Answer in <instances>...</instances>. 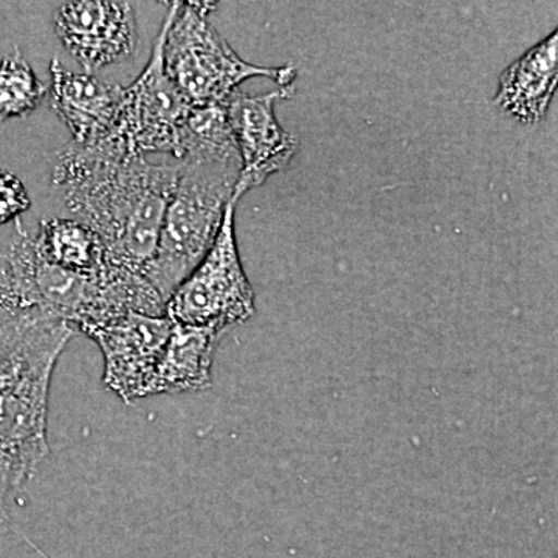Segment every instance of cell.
<instances>
[{
	"label": "cell",
	"instance_id": "1",
	"mask_svg": "<svg viewBox=\"0 0 558 558\" xmlns=\"http://www.w3.org/2000/svg\"><path fill=\"white\" fill-rule=\"evenodd\" d=\"M175 178L178 165L102 156L76 145L62 149L53 168L65 207L100 238L106 264L145 278Z\"/></svg>",
	"mask_w": 558,
	"mask_h": 558
},
{
	"label": "cell",
	"instance_id": "2",
	"mask_svg": "<svg viewBox=\"0 0 558 558\" xmlns=\"http://www.w3.org/2000/svg\"><path fill=\"white\" fill-rule=\"evenodd\" d=\"M75 332L40 310L0 322V515L49 454L51 379Z\"/></svg>",
	"mask_w": 558,
	"mask_h": 558
},
{
	"label": "cell",
	"instance_id": "3",
	"mask_svg": "<svg viewBox=\"0 0 558 558\" xmlns=\"http://www.w3.org/2000/svg\"><path fill=\"white\" fill-rule=\"evenodd\" d=\"M240 174L238 149L180 159L156 253L146 270L165 303L215 244Z\"/></svg>",
	"mask_w": 558,
	"mask_h": 558
},
{
	"label": "cell",
	"instance_id": "4",
	"mask_svg": "<svg viewBox=\"0 0 558 558\" xmlns=\"http://www.w3.org/2000/svg\"><path fill=\"white\" fill-rule=\"evenodd\" d=\"M215 2H172L168 7V28L163 65L168 78L191 106L227 105L245 80L266 76L279 87L293 86L296 69L263 68L242 60L213 27L208 14Z\"/></svg>",
	"mask_w": 558,
	"mask_h": 558
},
{
	"label": "cell",
	"instance_id": "5",
	"mask_svg": "<svg viewBox=\"0 0 558 558\" xmlns=\"http://www.w3.org/2000/svg\"><path fill=\"white\" fill-rule=\"evenodd\" d=\"M167 28L168 17L165 16L148 64L131 86L121 89L119 108L108 134L94 148L84 149L121 159L153 153L171 154L179 159L183 124L193 106L165 72Z\"/></svg>",
	"mask_w": 558,
	"mask_h": 558
},
{
	"label": "cell",
	"instance_id": "6",
	"mask_svg": "<svg viewBox=\"0 0 558 558\" xmlns=\"http://www.w3.org/2000/svg\"><path fill=\"white\" fill-rule=\"evenodd\" d=\"M230 204L215 244L171 293L165 315L174 325L226 333L255 314V292L242 267Z\"/></svg>",
	"mask_w": 558,
	"mask_h": 558
},
{
	"label": "cell",
	"instance_id": "7",
	"mask_svg": "<svg viewBox=\"0 0 558 558\" xmlns=\"http://www.w3.org/2000/svg\"><path fill=\"white\" fill-rule=\"evenodd\" d=\"M293 94V86L263 95L234 92L227 101L231 132L241 157V174L234 189L233 204L258 189L275 172L284 170L299 149V142L279 124L275 102Z\"/></svg>",
	"mask_w": 558,
	"mask_h": 558
},
{
	"label": "cell",
	"instance_id": "8",
	"mask_svg": "<svg viewBox=\"0 0 558 558\" xmlns=\"http://www.w3.org/2000/svg\"><path fill=\"white\" fill-rule=\"evenodd\" d=\"M167 315L132 314L110 319L86 333L101 349L102 381L124 403L148 398L149 381L170 339Z\"/></svg>",
	"mask_w": 558,
	"mask_h": 558
},
{
	"label": "cell",
	"instance_id": "9",
	"mask_svg": "<svg viewBox=\"0 0 558 558\" xmlns=\"http://www.w3.org/2000/svg\"><path fill=\"white\" fill-rule=\"evenodd\" d=\"M53 24L62 46L89 75L130 60L137 46V20L130 2H62Z\"/></svg>",
	"mask_w": 558,
	"mask_h": 558
},
{
	"label": "cell",
	"instance_id": "10",
	"mask_svg": "<svg viewBox=\"0 0 558 558\" xmlns=\"http://www.w3.org/2000/svg\"><path fill=\"white\" fill-rule=\"evenodd\" d=\"M51 108L72 132L75 145L94 148L108 134L121 89L89 73L70 72L60 61L50 62Z\"/></svg>",
	"mask_w": 558,
	"mask_h": 558
},
{
	"label": "cell",
	"instance_id": "11",
	"mask_svg": "<svg viewBox=\"0 0 558 558\" xmlns=\"http://www.w3.org/2000/svg\"><path fill=\"white\" fill-rule=\"evenodd\" d=\"M558 83V33L527 51L499 76L495 105L524 124L545 117Z\"/></svg>",
	"mask_w": 558,
	"mask_h": 558
},
{
	"label": "cell",
	"instance_id": "12",
	"mask_svg": "<svg viewBox=\"0 0 558 558\" xmlns=\"http://www.w3.org/2000/svg\"><path fill=\"white\" fill-rule=\"evenodd\" d=\"M222 332L174 325L159 360L148 396L204 391L213 384V360Z\"/></svg>",
	"mask_w": 558,
	"mask_h": 558
},
{
	"label": "cell",
	"instance_id": "13",
	"mask_svg": "<svg viewBox=\"0 0 558 558\" xmlns=\"http://www.w3.org/2000/svg\"><path fill=\"white\" fill-rule=\"evenodd\" d=\"M33 244L40 258L60 269L94 274L106 264L100 238L86 223L73 218L43 220Z\"/></svg>",
	"mask_w": 558,
	"mask_h": 558
},
{
	"label": "cell",
	"instance_id": "14",
	"mask_svg": "<svg viewBox=\"0 0 558 558\" xmlns=\"http://www.w3.org/2000/svg\"><path fill=\"white\" fill-rule=\"evenodd\" d=\"M47 95L20 49L0 61V121L31 116Z\"/></svg>",
	"mask_w": 558,
	"mask_h": 558
},
{
	"label": "cell",
	"instance_id": "15",
	"mask_svg": "<svg viewBox=\"0 0 558 558\" xmlns=\"http://www.w3.org/2000/svg\"><path fill=\"white\" fill-rule=\"evenodd\" d=\"M31 205L24 182L14 172L0 170V226L20 218Z\"/></svg>",
	"mask_w": 558,
	"mask_h": 558
},
{
	"label": "cell",
	"instance_id": "16",
	"mask_svg": "<svg viewBox=\"0 0 558 558\" xmlns=\"http://www.w3.org/2000/svg\"><path fill=\"white\" fill-rule=\"evenodd\" d=\"M24 311H28V307L22 300L9 256L5 248L0 250V322Z\"/></svg>",
	"mask_w": 558,
	"mask_h": 558
}]
</instances>
